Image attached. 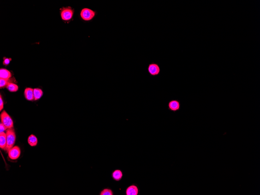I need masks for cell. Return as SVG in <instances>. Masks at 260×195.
Listing matches in <instances>:
<instances>
[{
    "instance_id": "7",
    "label": "cell",
    "mask_w": 260,
    "mask_h": 195,
    "mask_svg": "<svg viewBox=\"0 0 260 195\" xmlns=\"http://www.w3.org/2000/svg\"><path fill=\"white\" fill-rule=\"evenodd\" d=\"M8 154L9 158L11 160H16L19 158L21 155V150L19 146H13L8 151Z\"/></svg>"
},
{
    "instance_id": "15",
    "label": "cell",
    "mask_w": 260,
    "mask_h": 195,
    "mask_svg": "<svg viewBox=\"0 0 260 195\" xmlns=\"http://www.w3.org/2000/svg\"><path fill=\"white\" fill-rule=\"evenodd\" d=\"M34 100H38L43 96V91L40 89H34Z\"/></svg>"
},
{
    "instance_id": "2",
    "label": "cell",
    "mask_w": 260,
    "mask_h": 195,
    "mask_svg": "<svg viewBox=\"0 0 260 195\" xmlns=\"http://www.w3.org/2000/svg\"><path fill=\"white\" fill-rule=\"evenodd\" d=\"M60 13L62 20L68 21L73 18L74 10L71 7H63L60 9Z\"/></svg>"
},
{
    "instance_id": "12",
    "label": "cell",
    "mask_w": 260,
    "mask_h": 195,
    "mask_svg": "<svg viewBox=\"0 0 260 195\" xmlns=\"http://www.w3.org/2000/svg\"><path fill=\"white\" fill-rule=\"evenodd\" d=\"M7 144L6 134L4 132L0 133V147L5 150Z\"/></svg>"
},
{
    "instance_id": "13",
    "label": "cell",
    "mask_w": 260,
    "mask_h": 195,
    "mask_svg": "<svg viewBox=\"0 0 260 195\" xmlns=\"http://www.w3.org/2000/svg\"><path fill=\"white\" fill-rule=\"evenodd\" d=\"M11 73L5 69H1L0 70V79H8L11 78Z\"/></svg>"
},
{
    "instance_id": "11",
    "label": "cell",
    "mask_w": 260,
    "mask_h": 195,
    "mask_svg": "<svg viewBox=\"0 0 260 195\" xmlns=\"http://www.w3.org/2000/svg\"><path fill=\"white\" fill-rule=\"evenodd\" d=\"M13 83H17L15 78L14 77L6 79H0V88L1 89L4 88L6 87L8 84Z\"/></svg>"
},
{
    "instance_id": "10",
    "label": "cell",
    "mask_w": 260,
    "mask_h": 195,
    "mask_svg": "<svg viewBox=\"0 0 260 195\" xmlns=\"http://www.w3.org/2000/svg\"><path fill=\"white\" fill-rule=\"evenodd\" d=\"M24 96L26 100L32 101L34 100V89L31 88H26L25 89Z\"/></svg>"
},
{
    "instance_id": "20",
    "label": "cell",
    "mask_w": 260,
    "mask_h": 195,
    "mask_svg": "<svg viewBox=\"0 0 260 195\" xmlns=\"http://www.w3.org/2000/svg\"><path fill=\"white\" fill-rule=\"evenodd\" d=\"M4 108V103L2 98L1 95L0 96V111H1Z\"/></svg>"
},
{
    "instance_id": "8",
    "label": "cell",
    "mask_w": 260,
    "mask_h": 195,
    "mask_svg": "<svg viewBox=\"0 0 260 195\" xmlns=\"http://www.w3.org/2000/svg\"><path fill=\"white\" fill-rule=\"evenodd\" d=\"M139 193V188L135 184H132L128 186L126 189V195H138Z\"/></svg>"
},
{
    "instance_id": "1",
    "label": "cell",
    "mask_w": 260,
    "mask_h": 195,
    "mask_svg": "<svg viewBox=\"0 0 260 195\" xmlns=\"http://www.w3.org/2000/svg\"><path fill=\"white\" fill-rule=\"evenodd\" d=\"M7 138V144L6 151L7 152L12 148L15 144L16 136L13 128L8 129L6 131Z\"/></svg>"
},
{
    "instance_id": "19",
    "label": "cell",
    "mask_w": 260,
    "mask_h": 195,
    "mask_svg": "<svg viewBox=\"0 0 260 195\" xmlns=\"http://www.w3.org/2000/svg\"><path fill=\"white\" fill-rule=\"evenodd\" d=\"M7 129H8L7 128V127L2 122H1L0 124V133L4 132V131L7 130Z\"/></svg>"
},
{
    "instance_id": "5",
    "label": "cell",
    "mask_w": 260,
    "mask_h": 195,
    "mask_svg": "<svg viewBox=\"0 0 260 195\" xmlns=\"http://www.w3.org/2000/svg\"><path fill=\"white\" fill-rule=\"evenodd\" d=\"M148 73L151 76L156 77L160 74L161 72L159 65L155 62H151L148 66L147 68Z\"/></svg>"
},
{
    "instance_id": "3",
    "label": "cell",
    "mask_w": 260,
    "mask_h": 195,
    "mask_svg": "<svg viewBox=\"0 0 260 195\" xmlns=\"http://www.w3.org/2000/svg\"><path fill=\"white\" fill-rule=\"evenodd\" d=\"M96 15V12L87 8L82 9L80 12V16L83 20L89 21L92 20Z\"/></svg>"
},
{
    "instance_id": "9",
    "label": "cell",
    "mask_w": 260,
    "mask_h": 195,
    "mask_svg": "<svg viewBox=\"0 0 260 195\" xmlns=\"http://www.w3.org/2000/svg\"><path fill=\"white\" fill-rule=\"evenodd\" d=\"M111 177L113 180L115 181H120L123 177V173L120 169H115L112 173Z\"/></svg>"
},
{
    "instance_id": "6",
    "label": "cell",
    "mask_w": 260,
    "mask_h": 195,
    "mask_svg": "<svg viewBox=\"0 0 260 195\" xmlns=\"http://www.w3.org/2000/svg\"><path fill=\"white\" fill-rule=\"evenodd\" d=\"M168 109L170 111L176 113L180 110L181 108V103L178 99L171 100L168 102Z\"/></svg>"
},
{
    "instance_id": "18",
    "label": "cell",
    "mask_w": 260,
    "mask_h": 195,
    "mask_svg": "<svg viewBox=\"0 0 260 195\" xmlns=\"http://www.w3.org/2000/svg\"><path fill=\"white\" fill-rule=\"evenodd\" d=\"M3 65L5 66H8L10 63L12 59L11 58H8L4 57L3 58Z\"/></svg>"
},
{
    "instance_id": "4",
    "label": "cell",
    "mask_w": 260,
    "mask_h": 195,
    "mask_svg": "<svg viewBox=\"0 0 260 195\" xmlns=\"http://www.w3.org/2000/svg\"><path fill=\"white\" fill-rule=\"evenodd\" d=\"M1 122L8 129L13 128V122L11 118L5 111H3L1 115Z\"/></svg>"
},
{
    "instance_id": "16",
    "label": "cell",
    "mask_w": 260,
    "mask_h": 195,
    "mask_svg": "<svg viewBox=\"0 0 260 195\" xmlns=\"http://www.w3.org/2000/svg\"><path fill=\"white\" fill-rule=\"evenodd\" d=\"M6 88L11 92H16L19 90V86L16 84L10 83L6 86Z\"/></svg>"
},
{
    "instance_id": "17",
    "label": "cell",
    "mask_w": 260,
    "mask_h": 195,
    "mask_svg": "<svg viewBox=\"0 0 260 195\" xmlns=\"http://www.w3.org/2000/svg\"><path fill=\"white\" fill-rule=\"evenodd\" d=\"M114 192L111 189L109 188H104L101 191L100 195H113Z\"/></svg>"
},
{
    "instance_id": "14",
    "label": "cell",
    "mask_w": 260,
    "mask_h": 195,
    "mask_svg": "<svg viewBox=\"0 0 260 195\" xmlns=\"http://www.w3.org/2000/svg\"><path fill=\"white\" fill-rule=\"evenodd\" d=\"M27 141L29 144L32 147L35 146L38 144V138L34 135L32 134L28 138Z\"/></svg>"
}]
</instances>
